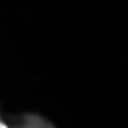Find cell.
<instances>
[{
  "label": "cell",
  "instance_id": "cell-1",
  "mask_svg": "<svg viewBox=\"0 0 128 128\" xmlns=\"http://www.w3.org/2000/svg\"><path fill=\"white\" fill-rule=\"evenodd\" d=\"M0 128H7V126L4 124H3L2 122H0Z\"/></svg>",
  "mask_w": 128,
  "mask_h": 128
}]
</instances>
